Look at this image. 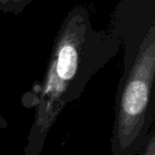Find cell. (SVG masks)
<instances>
[{
	"instance_id": "cell-1",
	"label": "cell",
	"mask_w": 155,
	"mask_h": 155,
	"mask_svg": "<svg viewBox=\"0 0 155 155\" xmlns=\"http://www.w3.org/2000/svg\"><path fill=\"white\" fill-rule=\"evenodd\" d=\"M121 39L114 31L94 28L86 8H73L54 39L47 70L21 97L35 116L25 155H41L46 138L68 103L80 99L91 79L116 56Z\"/></svg>"
},
{
	"instance_id": "cell-2",
	"label": "cell",
	"mask_w": 155,
	"mask_h": 155,
	"mask_svg": "<svg viewBox=\"0 0 155 155\" xmlns=\"http://www.w3.org/2000/svg\"><path fill=\"white\" fill-rule=\"evenodd\" d=\"M155 14L138 29H115L125 43L124 70L117 94L116 121L114 125V146L122 152L134 150L148 137L154 121L155 81ZM151 132V131H150Z\"/></svg>"
},
{
	"instance_id": "cell-3",
	"label": "cell",
	"mask_w": 155,
	"mask_h": 155,
	"mask_svg": "<svg viewBox=\"0 0 155 155\" xmlns=\"http://www.w3.org/2000/svg\"><path fill=\"white\" fill-rule=\"evenodd\" d=\"M33 1L34 0H0V11L17 15Z\"/></svg>"
},
{
	"instance_id": "cell-4",
	"label": "cell",
	"mask_w": 155,
	"mask_h": 155,
	"mask_svg": "<svg viewBox=\"0 0 155 155\" xmlns=\"http://www.w3.org/2000/svg\"><path fill=\"white\" fill-rule=\"evenodd\" d=\"M141 155H155V131L151 130L147 137V141L144 143V148L142 150Z\"/></svg>"
},
{
	"instance_id": "cell-5",
	"label": "cell",
	"mask_w": 155,
	"mask_h": 155,
	"mask_svg": "<svg viewBox=\"0 0 155 155\" xmlns=\"http://www.w3.org/2000/svg\"><path fill=\"white\" fill-rule=\"evenodd\" d=\"M8 125H9L8 121L0 115V129H5V127H8Z\"/></svg>"
}]
</instances>
